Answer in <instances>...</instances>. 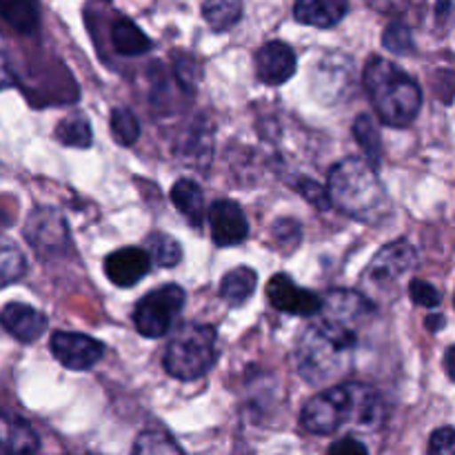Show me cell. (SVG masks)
Instances as JSON below:
<instances>
[{
    "mask_svg": "<svg viewBox=\"0 0 455 455\" xmlns=\"http://www.w3.org/2000/svg\"><path fill=\"white\" fill-rule=\"evenodd\" d=\"M373 305L355 291L338 289L323 300L315 323L305 329L296 347V364L309 385H333L354 369L360 349V329Z\"/></svg>",
    "mask_w": 455,
    "mask_h": 455,
    "instance_id": "obj_1",
    "label": "cell"
},
{
    "mask_svg": "<svg viewBox=\"0 0 455 455\" xmlns=\"http://www.w3.org/2000/svg\"><path fill=\"white\" fill-rule=\"evenodd\" d=\"M385 420L380 394L367 385H338L320 391L300 413L302 429L314 435H331L347 425L376 429Z\"/></svg>",
    "mask_w": 455,
    "mask_h": 455,
    "instance_id": "obj_2",
    "label": "cell"
},
{
    "mask_svg": "<svg viewBox=\"0 0 455 455\" xmlns=\"http://www.w3.org/2000/svg\"><path fill=\"white\" fill-rule=\"evenodd\" d=\"M327 194L333 207L360 222H378L389 209V198L376 167L358 156H349L333 164Z\"/></svg>",
    "mask_w": 455,
    "mask_h": 455,
    "instance_id": "obj_3",
    "label": "cell"
},
{
    "mask_svg": "<svg viewBox=\"0 0 455 455\" xmlns=\"http://www.w3.org/2000/svg\"><path fill=\"white\" fill-rule=\"evenodd\" d=\"M364 84L371 96L373 109L389 127H407L416 120L422 107V89L398 65L373 56L364 69Z\"/></svg>",
    "mask_w": 455,
    "mask_h": 455,
    "instance_id": "obj_4",
    "label": "cell"
},
{
    "mask_svg": "<svg viewBox=\"0 0 455 455\" xmlns=\"http://www.w3.org/2000/svg\"><path fill=\"white\" fill-rule=\"evenodd\" d=\"M216 329L209 324H180L164 349V371L185 382L203 378L216 363Z\"/></svg>",
    "mask_w": 455,
    "mask_h": 455,
    "instance_id": "obj_5",
    "label": "cell"
},
{
    "mask_svg": "<svg viewBox=\"0 0 455 455\" xmlns=\"http://www.w3.org/2000/svg\"><path fill=\"white\" fill-rule=\"evenodd\" d=\"M185 305V291L178 284H163L147 293L133 311V324L145 338H160L172 329L173 318Z\"/></svg>",
    "mask_w": 455,
    "mask_h": 455,
    "instance_id": "obj_6",
    "label": "cell"
},
{
    "mask_svg": "<svg viewBox=\"0 0 455 455\" xmlns=\"http://www.w3.org/2000/svg\"><path fill=\"white\" fill-rule=\"evenodd\" d=\"M25 238L40 258L65 256L69 247V227L56 209H36L25 227Z\"/></svg>",
    "mask_w": 455,
    "mask_h": 455,
    "instance_id": "obj_7",
    "label": "cell"
},
{
    "mask_svg": "<svg viewBox=\"0 0 455 455\" xmlns=\"http://www.w3.org/2000/svg\"><path fill=\"white\" fill-rule=\"evenodd\" d=\"M49 347H52L53 358L71 371H87L105 355L102 342L74 331H56L49 340Z\"/></svg>",
    "mask_w": 455,
    "mask_h": 455,
    "instance_id": "obj_8",
    "label": "cell"
},
{
    "mask_svg": "<svg viewBox=\"0 0 455 455\" xmlns=\"http://www.w3.org/2000/svg\"><path fill=\"white\" fill-rule=\"evenodd\" d=\"M267 298L274 309L289 315H315L323 309V298L309 289L298 287L287 274H275L267 283Z\"/></svg>",
    "mask_w": 455,
    "mask_h": 455,
    "instance_id": "obj_9",
    "label": "cell"
},
{
    "mask_svg": "<svg viewBox=\"0 0 455 455\" xmlns=\"http://www.w3.org/2000/svg\"><path fill=\"white\" fill-rule=\"evenodd\" d=\"M209 227H212V238L218 247H235L244 243L249 235L247 216L234 200H216L209 207Z\"/></svg>",
    "mask_w": 455,
    "mask_h": 455,
    "instance_id": "obj_10",
    "label": "cell"
},
{
    "mask_svg": "<svg viewBox=\"0 0 455 455\" xmlns=\"http://www.w3.org/2000/svg\"><path fill=\"white\" fill-rule=\"evenodd\" d=\"M416 249L407 240H395L389 243L387 247H382L380 251L373 256L371 265H369L367 275L371 283L376 284H389L395 283L400 275H404L407 271L413 269L416 265Z\"/></svg>",
    "mask_w": 455,
    "mask_h": 455,
    "instance_id": "obj_11",
    "label": "cell"
},
{
    "mask_svg": "<svg viewBox=\"0 0 455 455\" xmlns=\"http://www.w3.org/2000/svg\"><path fill=\"white\" fill-rule=\"evenodd\" d=\"M296 53L283 40H269L256 53V78L262 84H284L296 74Z\"/></svg>",
    "mask_w": 455,
    "mask_h": 455,
    "instance_id": "obj_12",
    "label": "cell"
},
{
    "mask_svg": "<svg viewBox=\"0 0 455 455\" xmlns=\"http://www.w3.org/2000/svg\"><path fill=\"white\" fill-rule=\"evenodd\" d=\"M151 271V256L142 247H123L105 258V275L116 287H133Z\"/></svg>",
    "mask_w": 455,
    "mask_h": 455,
    "instance_id": "obj_13",
    "label": "cell"
},
{
    "mask_svg": "<svg viewBox=\"0 0 455 455\" xmlns=\"http://www.w3.org/2000/svg\"><path fill=\"white\" fill-rule=\"evenodd\" d=\"M0 324L20 342H36L49 327V320L43 311L34 309L25 302H9L0 311Z\"/></svg>",
    "mask_w": 455,
    "mask_h": 455,
    "instance_id": "obj_14",
    "label": "cell"
},
{
    "mask_svg": "<svg viewBox=\"0 0 455 455\" xmlns=\"http://www.w3.org/2000/svg\"><path fill=\"white\" fill-rule=\"evenodd\" d=\"M349 13V0H296L293 16L300 25L331 29Z\"/></svg>",
    "mask_w": 455,
    "mask_h": 455,
    "instance_id": "obj_15",
    "label": "cell"
},
{
    "mask_svg": "<svg viewBox=\"0 0 455 455\" xmlns=\"http://www.w3.org/2000/svg\"><path fill=\"white\" fill-rule=\"evenodd\" d=\"M38 449V435L27 422H22L20 418L0 413V455L36 453Z\"/></svg>",
    "mask_w": 455,
    "mask_h": 455,
    "instance_id": "obj_16",
    "label": "cell"
},
{
    "mask_svg": "<svg viewBox=\"0 0 455 455\" xmlns=\"http://www.w3.org/2000/svg\"><path fill=\"white\" fill-rule=\"evenodd\" d=\"M111 44L120 56H140L149 52L154 44L151 38L129 18H118L111 25Z\"/></svg>",
    "mask_w": 455,
    "mask_h": 455,
    "instance_id": "obj_17",
    "label": "cell"
},
{
    "mask_svg": "<svg viewBox=\"0 0 455 455\" xmlns=\"http://www.w3.org/2000/svg\"><path fill=\"white\" fill-rule=\"evenodd\" d=\"M172 203L176 204L178 212L189 220L191 227L198 229L204 222V196L203 189L189 178H180L172 187Z\"/></svg>",
    "mask_w": 455,
    "mask_h": 455,
    "instance_id": "obj_18",
    "label": "cell"
},
{
    "mask_svg": "<svg viewBox=\"0 0 455 455\" xmlns=\"http://www.w3.org/2000/svg\"><path fill=\"white\" fill-rule=\"evenodd\" d=\"M258 287V275L251 267H235L227 271L220 283V296L225 298L227 305L240 307L251 298Z\"/></svg>",
    "mask_w": 455,
    "mask_h": 455,
    "instance_id": "obj_19",
    "label": "cell"
},
{
    "mask_svg": "<svg viewBox=\"0 0 455 455\" xmlns=\"http://www.w3.org/2000/svg\"><path fill=\"white\" fill-rule=\"evenodd\" d=\"M0 20L18 34H31L40 20L38 3L36 0H0Z\"/></svg>",
    "mask_w": 455,
    "mask_h": 455,
    "instance_id": "obj_20",
    "label": "cell"
},
{
    "mask_svg": "<svg viewBox=\"0 0 455 455\" xmlns=\"http://www.w3.org/2000/svg\"><path fill=\"white\" fill-rule=\"evenodd\" d=\"M203 18L213 31H225L243 18V0H204Z\"/></svg>",
    "mask_w": 455,
    "mask_h": 455,
    "instance_id": "obj_21",
    "label": "cell"
},
{
    "mask_svg": "<svg viewBox=\"0 0 455 455\" xmlns=\"http://www.w3.org/2000/svg\"><path fill=\"white\" fill-rule=\"evenodd\" d=\"M133 453H182L180 444L173 440V435L164 429L163 425L154 422V425L145 427L138 435L136 444H133Z\"/></svg>",
    "mask_w": 455,
    "mask_h": 455,
    "instance_id": "obj_22",
    "label": "cell"
},
{
    "mask_svg": "<svg viewBox=\"0 0 455 455\" xmlns=\"http://www.w3.org/2000/svg\"><path fill=\"white\" fill-rule=\"evenodd\" d=\"M354 136H355V142L360 145V149L364 151V158L378 169V164H380L382 160V140H380V132H378L371 116L360 114L358 118H355Z\"/></svg>",
    "mask_w": 455,
    "mask_h": 455,
    "instance_id": "obj_23",
    "label": "cell"
},
{
    "mask_svg": "<svg viewBox=\"0 0 455 455\" xmlns=\"http://www.w3.org/2000/svg\"><path fill=\"white\" fill-rule=\"evenodd\" d=\"M147 253L158 267H176L182 258V247L167 234H151L147 238Z\"/></svg>",
    "mask_w": 455,
    "mask_h": 455,
    "instance_id": "obj_24",
    "label": "cell"
},
{
    "mask_svg": "<svg viewBox=\"0 0 455 455\" xmlns=\"http://www.w3.org/2000/svg\"><path fill=\"white\" fill-rule=\"evenodd\" d=\"M109 127L114 140L123 147H132L138 140V136H140V123H138L136 114L127 109V107H116L111 111Z\"/></svg>",
    "mask_w": 455,
    "mask_h": 455,
    "instance_id": "obj_25",
    "label": "cell"
},
{
    "mask_svg": "<svg viewBox=\"0 0 455 455\" xmlns=\"http://www.w3.org/2000/svg\"><path fill=\"white\" fill-rule=\"evenodd\" d=\"M56 138L67 147H84L92 145V124L84 116H74V118H65L58 123Z\"/></svg>",
    "mask_w": 455,
    "mask_h": 455,
    "instance_id": "obj_26",
    "label": "cell"
},
{
    "mask_svg": "<svg viewBox=\"0 0 455 455\" xmlns=\"http://www.w3.org/2000/svg\"><path fill=\"white\" fill-rule=\"evenodd\" d=\"M27 260L22 251L13 244L0 243V289L18 283L25 275Z\"/></svg>",
    "mask_w": 455,
    "mask_h": 455,
    "instance_id": "obj_27",
    "label": "cell"
},
{
    "mask_svg": "<svg viewBox=\"0 0 455 455\" xmlns=\"http://www.w3.org/2000/svg\"><path fill=\"white\" fill-rule=\"evenodd\" d=\"M382 43L389 52L398 53V56H407V53L413 52V36L411 29L403 22H391L385 29V36H382Z\"/></svg>",
    "mask_w": 455,
    "mask_h": 455,
    "instance_id": "obj_28",
    "label": "cell"
},
{
    "mask_svg": "<svg viewBox=\"0 0 455 455\" xmlns=\"http://www.w3.org/2000/svg\"><path fill=\"white\" fill-rule=\"evenodd\" d=\"M293 187H296V191L307 200V203L323 209V212L324 209H329V204H331V200H329V194H327V187L318 185V182L311 180V178H305V176L298 178V180L293 182Z\"/></svg>",
    "mask_w": 455,
    "mask_h": 455,
    "instance_id": "obj_29",
    "label": "cell"
},
{
    "mask_svg": "<svg viewBox=\"0 0 455 455\" xmlns=\"http://www.w3.org/2000/svg\"><path fill=\"white\" fill-rule=\"evenodd\" d=\"M271 234H274V243H278L284 251H291L300 243V222L291 220V218H283V220L275 222Z\"/></svg>",
    "mask_w": 455,
    "mask_h": 455,
    "instance_id": "obj_30",
    "label": "cell"
},
{
    "mask_svg": "<svg viewBox=\"0 0 455 455\" xmlns=\"http://www.w3.org/2000/svg\"><path fill=\"white\" fill-rule=\"evenodd\" d=\"M409 296H411V300L416 305L427 307V309H434V307H438L443 302V296H440L438 289L431 283H427V280H411L409 283Z\"/></svg>",
    "mask_w": 455,
    "mask_h": 455,
    "instance_id": "obj_31",
    "label": "cell"
},
{
    "mask_svg": "<svg viewBox=\"0 0 455 455\" xmlns=\"http://www.w3.org/2000/svg\"><path fill=\"white\" fill-rule=\"evenodd\" d=\"M431 455H455V429L453 427H440L429 438Z\"/></svg>",
    "mask_w": 455,
    "mask_h": 455,
    "instance_id": "obj_32",
    "label": "cell"
},
{
    "mask_svg": "<svg viewBox=\"0 0 455 455\" xmlns=\"http://www.w3.org/2000/svg\"><path fill=\"white\" fill-rule=\"evenodd\" d=\"M367 451V444L360 443L358 438H342L329 447V453L331 455H364Z\"/></svg>",
    "mask_w": 455,
    "mask_h": 455,
    "instance_id": "obj_33",
    "label": "cell"
},
{
    "mask_svg": "<svg viewBox=\"0 0 455 455\" xmlns=\"http://www.w3.org/2000/svg\"><path fill=\"white\" fill-rule=\"evenodd\" d=\"M13 84H16V74H13L12 69V62H9V58L0 52V92L12 89Z\"/></svg>",
    "mask_w": 455,
    "mask_h": 455,
    "instance_id": "obj_34",
    "label": "cell"
},
{
    "mask_svg": "<svg viewBox=\"0 0 455 455\" xmlns=\"http://www.w3.org/2000/svg\"><path fill=\"white\" fill-rule=\"evenodd\" d=\"M444 369H447L449 378L455 382V345L444 354Z\"/></svg>",
    "mask_w": 455,
    "mask_h": 455,
    "instance_id": "obj_35",
    "label": "cell"
},
{
    "mask_svg": "<svg viewBox=\"0 0 455 455\" xmlns=\"http://www.w3.org/2000/svg\"><path fill=\"white\" fill-rule=\"evenodd\" d=\"M9 222H12V212L4 204H0V231L7 229Z\"/></svg>",
    "mask_w": 455,
    "mask_h": 455,
    "instance_id": "obj_36",
    "label": "cell"
},
{
    "mask_svg": "<svg viewBox=\"0 0 455 455\" xmlns=\"http://www.w3.org/2000/svg\"><path fill=\"white\" fill-rule=\"evenodd\" d=\"M443 324H444L443 315H429V318H427V327H429L431 331H438V329L443 327Z\"/></svg>",
    "mask_w": 455,
    "mask_h": 455,
    "instance_id": "obj_37",
    "label": "cell"
}]
</instances>
